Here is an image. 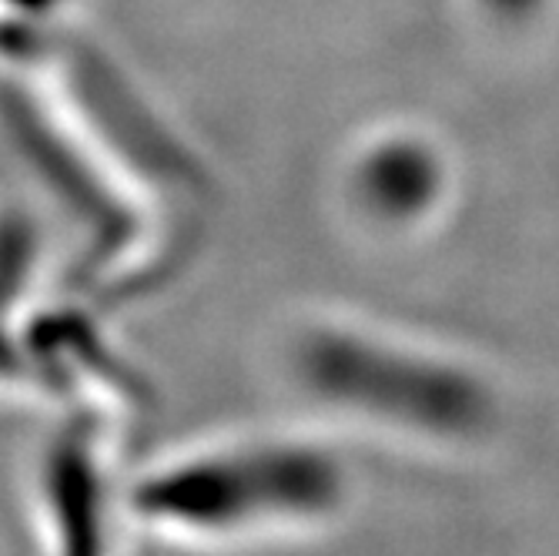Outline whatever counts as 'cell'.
<instances>
[{
	"label": "cell",
	"mask_w": 559,
	"mask_h": 556,
	"mask_svg": "<svg viewBox=\"0 0 559 556\" xmlns=\"http://www.w3.org/2000/svg\"><path fill=\"white\" fill-rule=\"evenodd\" d=\"M345 473L316 446L248 442L162 466L131 493V513L162 533L238 536L329 517Z\"/></svg>",
	"instance_id": "1"
},
{
	"label": "cell",
	"mask_w": 559,
	"mask_h": 556,
	"mask_svg": "<svg viewBox=\"0 0 559 556\" xmlns=\"http://www.w3.org/2000/svg\"><path fill=\"white\" fill-rule=\"evenodd\" d=\"M309 372L316 376L319 389L329 392V399L369 410L376 416L409 423L399 395L405 389L429 410L439 429L463 433L479 419V395L469 392L460 376L409 356L405 348H389L369 339H335L316 348Z\"/></svg>",
	"instance_id": "2"
},
{
	"label": "cell",
	"mask_w": 559,
	"mask_h": 556,
	"mask_svg": "<svg viewBox=\"0 0 559 556\" xmlns=\"http://www.w3.org/2000/svg\"><path fill=\"white\" fill-rule=\"evenodd\" d=\"M108 473L100 463L97 433L78 419L74 433H64L47 446L40 466V507L55 533H61L64 549L94 546V533L105 530L108 517Z\"/></svg>",
	"instance_id": "3"
},
{
	"label": "cell",
	"mask_w": 559,
	"mask_h": 556,
	"mask_svg": "<svg viewBox=\"0 0 559 556\" xmlns=\"http://www.w3.org/2000/svg\"><path fill=\"white\" fill-rule=\"evenodd\" d=\"M436 181V162L419 144H382L355 168V185L362 191V201L372 205L376 215L392 222L409 218L413 212H426L439 188Z\"/></svg>",
	"instance_id": "4"
},
{
	"label": "cell",
	"mask_w": 559,
	"mask_h": 556,
	"mask_svg": "<svg viewBox=\"0 0 559 556\" xmlns=\"http://www.w3.org/2000/svg\"><path fill=\"white\" fill-rule=\"evenodd\" d=\"M0 4L11 11L8 21L24 24V27H34V24L47 21L50 14H58L68 4V0H0Z\"/></svg>",
	"instance_id": "5"
}]
</instances>
